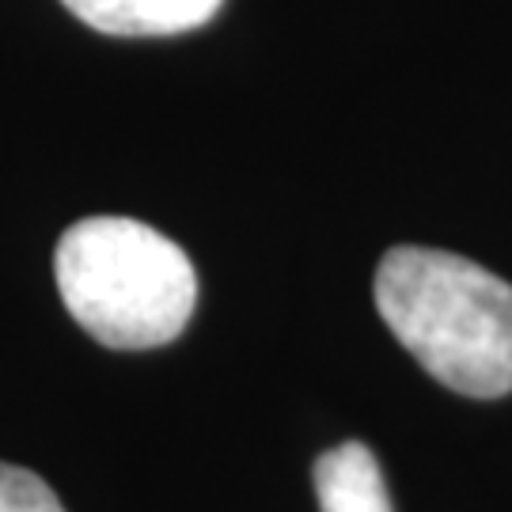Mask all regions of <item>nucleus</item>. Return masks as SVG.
Returning <instances> with one entry per match:
<instances>
[{
	"label": "nucleus",
	"instance_id": "f257e3e1",
	"mask_svg": "<svg viewBox=\"0 0 512 512\" xmlns=\"http://www.w3.org/2000/svg\"><path fill=\"white\" fill-rule=\"evenodd\" d=\"M376 308L433 380L467 399L512 391V285L437 247H391Z\"/></svg>",
	"mask_w": 512,
	"mask_h": 512
},
{
	"label": "nucleus",
	"instance_id": "f03ea898",
	"mask_svg": "<svg viewBox=\"0 0 512 512\" xmlns=\"http://www.w3.org/2000/svg\"><path fill=\"white\" fill-rule=\"evenodd\" d=\"M54 274L69 315L110 349L175 342L198 304L190 255L129 217H84L65 228Z\"/></svg>",
	"mask_w": 512,
	"mask_h": 512
},
{
	"label": "nucleus",
	"instance_id": "7ed1b4c3",
	"mask_svg": "<svg viewBox=\"0 0 512 512\" xmlns=\"http://www.w3.org/2000/svg\"><path fill=\"white\" fill-rule=\"evenodd\" d=\"M80 23L118 38H156L194 31L224 0H61Z\"/></svg>",
	"mask_w": 512,
	"mask_h": 512
},
{
	"label": "nucleus",
	"instance_id": "20e7f679",
	"mask_svg": "<svg viewBox=\"0 0 512 512\" xmlns=\"http://www.w3.org/2000/svg\"><path fill=\"white\" fill-rule=\"evenodd\" d=\"M319 512H395L384 471L361 440H346L315 459Z\"/></svg>",
	"mask_w": 512,
	"mask_h": 512
},
{
	"label": "nucleus",
	"instance_id": "39448f33",
	"mask_svg": "<svg viewBox=\"0 0 512 512\" xmlns=\"http://www.w3.org/2000/svg\"><path fill=\"white\" fill-rule=\"evenodd\" d=\"M0 512H65V505L35 471L0 463Z\"/></svg>",
	"mask_w": 512,
	"mask_h": 512
}]
</instances>
